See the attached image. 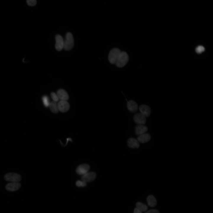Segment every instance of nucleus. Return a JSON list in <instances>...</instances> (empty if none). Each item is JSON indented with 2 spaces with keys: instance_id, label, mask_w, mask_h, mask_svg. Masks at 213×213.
Masks as SVG:
<instances>
[{
  "instance_id": "0eeeda50",
  "label": "nucleus",
  "mask_w": 213,
  "mask_h": 213,
  "mask_svg": "<svg viewBox=\"0 0 213 213\" xmlns=\"http://www.w3.org/2000/svg\"><path fill=\"white\" fill-rule=\"evenodd\" d=\"M96 177V174L94 172L86 173L83 175L82 180L86 183L91 182L94 180Z\"/></svg>"
},
{
  "instance_id": "a211bd4d",
  "label": "nucleus",
  "mask_w": 213,
  "mask_h": 213,
  "mask_svg": "<svg viewBox=\"0 0 213 213\" xmlns=\"http://www.w3.org/2000/svg\"><path fill=\"white\" fill-rule=\"evenodd\" d=\"M49 106L51 111L53 113H57L59 111L57 104L56 102L53 101L50 103Z\"/></svg>"
},
{
  "instance_id": "f3484780",
  "label": "nucleus",
  "mask_w": 213,
  "mask_h": 213,
  "mask_svg": "<svg viewBox=\"0 0 213 213\" xmlns=\"http://www.w3.org/2000/svg\"><path fill=\"white\" fill-rule=\"evenodd\" d=\"M147 201L148 205L151 207H154L156 205V201L154 197L152 195L148 196Z\"/></svg>"
},
{
  "instance_id": "39448f33",
  "label": "nucleus",
  "mask_w": 213,
  "mask_h": 213,
  "mask_svg": "<svg viewBox=\"0 0 213 213\" xmlns=\"http://www.w3.org/2000/svg\"><path fill=\"white\" fill-rule=\"evenodd\" d=\"M146 117L141 113H137L134 115L133 120L138 125H143L146 122Z\"/></svg>"
},
{
  "instance_id": "7ed1b4c3",
  "label": "nucleus",
  "mask_w": 213,
  "mask_h": 213,
  "mask_svg": "<svg viewBox=\"0 0 213 213\" xmlns=\"http://www.w3.org/2000/svg\"><path fill=\"white\" fill-rule=\"evenodd\" d=\"M121 52L120 50L118 48L112 49L110 51L108 56L110 62L112 64H115Z\"/></svg>"
},
{
  "instance_id": "393cba45",
  "label": "nucleus",
  "mask_w": 213,
  "mask_h": 213,
  "mask_svg": "<svg viewBox=\"0 0 213 213\" xmlns=\"http://www.w3.org/2000/svg\"><path fill=\"white\" fill-rule=\"evenodd\" d=\"M145 213H159V212L157 210L151 209L146 212Z\"/></svg>"
},
{
  "instance_id": "2eb2a0df",
  "label": "nucleus",
  "mask_w": 213,
  "mask_h": 213,
  "mask_svg": "<svg viewBox=\"0 0 213 213\" xmlns=\"http://www.w3.org/2000/svg\"><path fill=\"white\" fill-rule=\"evenodd\" d=\"M151 136L150 135L147 133H144L138 135L137 140L140 143H144L148 142L150 140Z\"/></svg>"
},
{
  "instance_id": "f03ea898",
  "label": "nucleus",
  "mask_w": 213,
  "mask_h": 213,
  "mask_svg": "<svg viewBox=\"0 0 213 213\" xmlns=\"http://www.w3.org/2000/svg\"><path fill=\"white\" fill-rule=\"evenodd\" d=\"M128 59V56L126 52H121L115 64L119 67H122L127 63Z\"/></svg>"
},
{
  "instance_id": "412c9836",
  "label": "nucleus",
  "mask_w": 213,
  "mask_h": 213,
  "mask_svg": "<svg viewBox=\"0 0 213 213\" xmlns=\"http://www.w3.org/2000/svg\"><path fill=\"white\" fill-rule=\"evenodd\" d=\"M76 185L78 187H83L86 186L87 184L86 182L83 181L78 180L76 182Z\"/></svg>"
},
{
  "instance_id": "a878e982",
  "label": "nucleus",
  "mask_w": 213,
  "mask_h": 213,
  "mask_svg": "<svg viewBox=\"0 0 213 213\" xmlns=\"http://www.w3.org/2000/svg\"><path fill=\"white\" fill-rule=\"evenodd\" d=\"M133 213H142V212L135 208L134 209Z\"/></svg>"
},
{
  "instance_id": "1a4fd4ad",
  "label": "nucleus",
  "mask_w": 213,
  "mask_h": 213,
  "mask_svg": "<svg viewBox=\"0 0 213 213\" xmlns=\"http://www.w3.org/2000/svg\"><path fill=\"white\" fill-rule=\"evenodd\" d=\"M59 110L62 112H67L70 108V105L66 101L61 100L57 104Z\"/></svg>"
},
{
  "instance_id": "9d476101",
  "label": "nucleus",
  "mask_w": 213,
  "mask_h": 213,
  "mask_svg": "<svg viewBox=\"0 0 213 213\" xmlns=\"http://www.w3.org/2000/svg\"><path fill=\"white\" fill-rule=\"evenodd\" d=\"M90 166L87 164L79 165L76 168V172L79 175H83L88 172L90 169Z\"/></svg>"
},
{
  "instance_id": "5701e85b",
  "label": "nucleus",
  "mask_w": 213,
  "mask_h": 213,
  "mask_svg": "<svg viewBox=\"0 0 213 213\" xmlns=\"http://www.w3.org/2000/svg\"><path fill=\"white\" fill-rule=\"evenodd\" d=\"M26 1L28 5L31 6H35L37 3L36 0H27Z\"/></svg>"
},
{
  "instance_id": "dca6fc26",
  "label": "nucleus",
  "mask_w": 213,
  "mask_h": 213,
  "mask_svg": "<svg viewBox=\"0 0 213 213\" xmlns=\"http://www.w3.org/2000/svg\"><path fill=\"white\" fill-rule=\"evenodd\" d=\"M128 145L129 147L132 148H137L139 147V142L135 139L131 138L128 141Z\"/></svg>"
},
{
  "instance_id": "f257e3e1",
  "label": "nucleus",
  "mask_w": 213,
  "mask_h": 213,
  "mask_svg": "<svg viewBox=\"0 0 213 213\" xmlns=\"http://www.w3.org/2000/svg\"><path fill=\"white\" fill-rule=\"evenodd\" d=\"M74 45V39L72 34L70 32L67 33L65 38L64 40L63 49L68 51L72 49Z\"/></svg>"
},
{
  "instance_id": "f8f14e48",
  "label": "nucleus",
  "mask_w": 213,
  "mask_h": 213,
  "mask_svg": "<svg viewBox=\"0 0 213 213\" xmlns=\"http://www.w3.org/2000/svg\"><path fill=\"white\" fill-rule=\"evenodd\" d=\"M136 134L138 135L145 133L148 130L147 127L143 125H138L135 128Z\"/></svg>"
},
{
  "instance_id": "aec40b11",
  "label": "nucleus",
  "mask_w": 213,
  "mask_h": 213,
  "mask_svg": "<svg viewBox=\"0 0 213 213\" xmlns=\"http://www.w3.org/2000/svg\"><path fill=\"white\" fill-rule=\"evenodd\" d=\"M42 99L44 106L46 107L49 106L50 103L48 97L44 96L42 97Z\"/></svg>"
},
{
  "instance_id": "4be33fe9",
  "label": "nucleus",
  "mask_w": 213,
  "mask_h": 213,
  "mask_svg": "<svg viewBox=\"0 0 213 213\" xmlns=\"http://www.w3.org/2000/svg\"><path fill=\"white\" fill-rule=\"evenodd\" d=\"M204 50V48L201 46H198L195 49L196 52L198 54L201 53L203 52Z\"/></svg>"
},
{
  "instance_id": "9b49d317",
  "label": "nucleus",
  "mask_w": 213,
  "mask_h": 213,
  "mask_svg": "<svg viewBox=\"0 0 213 213\" xmlns=\"http://www.w3.org/2000/svg\"><path fill=\"white\" fill-rule=\"evenodd\" d=\"M139 109L141 113L146 117L149 116L151 113V108L146 105H141L139 107Z\"/></svg>"
},
{
  "instance_id": "4468645a",
  "label": "nucleus",
  "mask_w": 213,
  "mask_h": 213,
  "mask_svg": "<svg viewBox=\"0 0 213 213\" xmlns=\"http://www.w3.org/2000/svg\"><path fill=\"white\" fill-rule=\"evenodd\" d=\"M57 95L61 100L67 101L69 99V96L66 91L63 89L59 90L57 92Z\"/></svg>"
},
{
  "instance_id": "b1692460",
  "label": "nucleus",
  "mask_w": 213,
  "mask_h": 213,
  "mask_svg": "<svg viewBox=\"0 0 213 213\" xmlns=\"http://www.w3.org/2000/svg\"><path fill=\"white\" fill-rule=\"evenodd\" d=\"M51 96L54 101L57 102L59 100V99L57 95L54 92H51Z\"/></svg>"
},
{
  "instance_id": "6e6552de",
  "label": "nucleus",
  "mask_w": 213,
  "mask_h": 213,
  "mask_svg": "<svg viewBox=\"0 0 213 213\" xmlns=\"http://www.w3.org/2000/svg\"><path fill=\"white\" fill-rule=\"evenodd\" d=\"M21 186V185L19 182H12L7 184L5 188L8 191H14L18 190Z\"/></svg>"
},
{
  "instance_id": "20e7f679",
  "label": "nucleus",
  "mask_w": 213,
  "mask_h": 213,
  "mask_svg": "<svg viewBox=\"0 0 213 213\" xmlns=\"http://www.w3.org/2000/svg\"><path fill=\"white\" fill-rule=\"evenodd\" d=\"M5 180L12 182H19L21 180V176L16 173H9L6 174L4 176Z\"/></svg>"
},
{
  "instance_id": "6ab92c4d",
  "label": "nucleus",
  "mask_w": 213,
  "mask_h": 213,
  "mask_svg": "<svg viewBox=\"0 0 213 213\" xmlns=\"http://www.w3.org/2000/svg\"><path fill=\"white\" fill-rule=\"evenodd\" d=\"M136 206V208L142 212H146L148 209L146 205L140 202L137 203Z\"/></svg>"
},
{
  "instance_id": "423d86ee",
  "label": "nucleus",
  "mask_w": 213,
  "mask_h": 213,
  "mask_svg": "<svg viewBox=\"0 0 213 213\" xmlns=\"http://www.w3.org/2000/svg\"><path fill=\"white\" fill-rule=\"evenodd\" d=\"M55 38L56 40L55 48L57 51H60L63 49L64 40L62 37L59 35H56Z\"/></svg>"
},
{
  "instance_id": "ddd939ff",
  "label": "nucleus",
  "mask_w": 213,
  "mask_h": 213,
  "mask_svg": "<svg viewBox=\"0 0 213 213\" xmlns=\"http://www.w3.org/2000/svg\"><path fill=\"white\" fill-rule=\"evenodd\" d=\"M127 106L128 110L132 112H136L138 109L137 104L133 100H129L128 102Z\"/></svg>"
}]
</instances>
